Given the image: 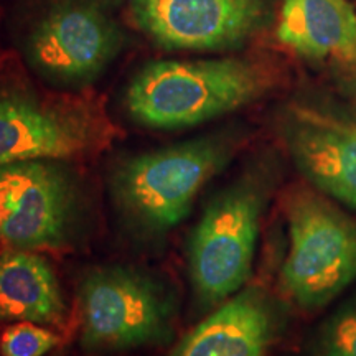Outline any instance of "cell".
Masks as SVG:
<instances>
[{"label":"cell","instance_id":"obj_2","mask_svg":"<svg viewBox=\"0 0 356 356\" xmlns=\"http://www.w3.org/2000/svg\"><path fill=\"white\" fill-rule=\"evenodd\" d=\"M269 79L248 61L160 60L129 83L124 106L132 121L149 129L195 127L257 99Z\"/></svg>","mask_w":356,"mask_h":356},{"label":"cell","instance_id":"obj_15","mask_svg":"<svg viewBox=\"0 0 356 356\" xmlns=\"http://www.w3.org/2000/svg\"><path fill=\"white\" fill-rule=\"evenodd\" d=\"M60 343V337L47 325L12 322L0 333V356H44Z\"/></svg>","mask_w":356,"mask_h":356},{"label":"cell","instance_id":"obj_1","mask_svg":"<svg viewBox=\"0 0 356 356\" xmlns=\"http://www.w3.org/2000/svg\"><path fill=\"white\" fill-rule=\"evenodd\" d=\"M233 152V140L204 136L119 160L109 172V193L124 226L140 239L163 238L185 221Z\"/></svg>","mask_w":356,"mask_h":356},{"label":"cell","instance_id":"obj_6","mask_svg":"<svg viewBox=\"0 0 356 356\" xmlns=\"http://www.w3.org/2000/svg\"><path fill=\"white\" fill-rule=\"evenodd\" d=\"M115 129L86 97L0 96V167L26 160H68L99 152Z\"/></svg>","mask_w":356,"mask_h":356},{"label":"cell","instance_id":"obj_5","mask_svg":"<svg viewBox=\"0 0 356 356\" xmlns=\"http://www.w3.org/2000/svg\"><path fill=\"white\" fill-rule=\"evenodd\" d=\"M81 346L108 353L165 341L175 299L162 280L129 266H99L83 275L78 291Z\"/></svg>","mask_w":356,"mask_h":356},{"label":"cell","instance_id":"obj_7","mask_svg":"<svg viewBox=\"0 0 356 356\" xmlns=\"http://www.w3.org/2000/svg\"><path fill=\"white\" fill-rule=\"evenodd\" d=\"M63 160L0 167V241L22 251L71 243L81 220V190Z\"/></svg>","mask_w":356,"mask_h":356},{"label":"cell","instance_id":"obj_4","mask_svg":"<svg viewBox=\"0 0 356 356\" xmlns=\"http://www.w3.org/2000/svg\"><path fill=\"white\" fill-rule=\"evenodd\" d=\"M286 218L280 287L300 309H320L356 279V220L310 190L289 195Z\"/></svg>","mask_w":356,"mask_h":356},{"label":"cell","instance_id":"obj_12","mask_svg":"<svg viewBox=\"0 0 356 356\" xmlns=\"http://www.w3.org/2000/svg\"><path fill=\"white\" fill-rule=\"evenodd\" d=\"M66 310L60 280L43 256L22 249L0 256V320L55 327Z\"/></svg>","mask_w":356,"mask_h":356},{"label":"cell","instance_id":"obj_11","mask_svg":"<svg viewBox=\"0 0 356 356\" xmlns=\"http://www.w3.org/2000/svg\"><path fill=\"white\" fill-rule=\"evenodd\" d=\"M293 162L312 185L356 208V124L302 111L287 127Z\"/></svg>","mask_w":356,"mask_h":356},{"label":"cell","instance_id":"obj_9","mask_svg":"<svg viewBox=\"0 0 356 356\" xmlns=\"http://www.w3.org/2000/svg\"><path fill=\"white\" fill-rule=\"evenodd\" d=\"M136 25L165 50L218 51L259 29L264 0H131Z\"/></svg>","mask_w":356,"mask_h":356},{"label":"cell","instance_id":"obj_3","mask_svg":"<svg viewBox=\"0 0 356 356\" xmlns=\"http://www.w3.org/2000/svg\"><path fill=\"white\" fill-rule=\"evenodd\" d=\"M269 188L264 172H248L204 208L188 243L191 286L202 305H220L251 277Z\"/></svg>","mask_w":356,"mask_h":356},{"label":"cell","instance_id":"obj_14","mask_svg":"<svg viewBox=\"0 0 356 356\" xmlns=\"http://www.w3.org/2000/svg\"><path fill=\"white\" fill-rule=\"evenodd\" d=\"M315 356H356V299L346 302L318 328Z\"/></svg>","mask_w":356,"mask_h":356},{"label":"cell","instance_id":"obj_10","mask_svg":"<svg viewBox=\"0 0 356 356\" xmlns=\"http://www.w3.org/2000/svg\"><path fill=\"white\" fill-rule=\"evenodd\" d=\"M279 330L273 297L261 287H243L191 328L170 356H266Z\"/></svg>","mask_w":356,"mask_h":356},{"label":"cell","instance_id":"obj_8","mask_svg":"<svg viewBox=\"0 0 356 356\" xmlns=\"http://www.w3.org/2000/svg\"><path fill=\"white\" fill-rule=\"evenodd\" d=\"M124 33L97 0H63L26 35L25 55L35 73L61 89H83L118 58Z\"/></svg>","mask_w":356,"mask_h":356},{"label":"cell","instance_id":"obj_13","mask_svg":"<svg viewBox=\"0 0 356 356\" xmlns=\"http://www.w3.org/2000/svg\"><path fill=\"white\" fill-rule=\"evenodd\" d=\"M279 42L310 60L356 50V12L348 0H282Z\"/></svg>","mask_w":356,"mask_h":356}]
</instances>
